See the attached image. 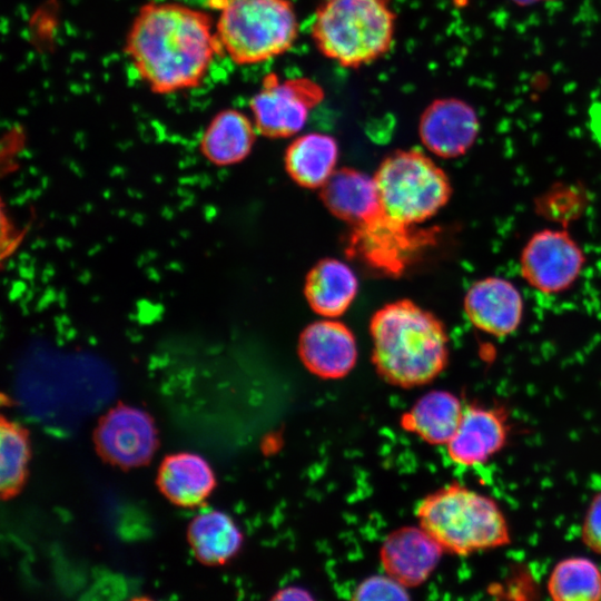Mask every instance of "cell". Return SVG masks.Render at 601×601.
I'll return each mask as SVG.
<instances>
[{
    "instance_id": "cell-1",
    "label": "cell",
    "mask_w": 601,
    "mask_h": 601,
    "mask_svg": "<svg viewBox=\"0 0 601 601\" xmlns=\"http://www.w3.org/2000/svg\"><path fill=\"white\" fill-rule=\"evenodd\" d=\"M221 50L210 18L175 3L144 6L126 43L137 72L158 93L199 85Z\"/></svg>"
},
{
    "instance_id": "cell-2",
    "label": "cell",
    "mask_w": 601,
    "mask_h": 601,
    "mask_svg": "<svg viewBox=\"0 0 601 601\" xmlns=\"http://www.w3.org/2000/svg\"><path fill=\"white\" fill-rule=\"evenodd\" d=\"M372 362L387 383L411 388L432 382L449 361V337L441 319L410 299L377 309L370 322Z\"/></svg>"
},
{
    "instance_id": "cell-3",
    "label": "cell",
    "mask_w": 601,
    "mask_h": 601,
    "mask_svg": "<svg viewBox=\"0 0 601 601\" xmlns=\"http://www.w3.org/2000/svg\"><path fill=\"white\" fill-rule=\"evenodd\" d=\"M395 30L392 0H323L311 35L324 57L344 68H359L392 49Z\"/></svg>"
},
{
    "instance_id": "cell-4",
    "label": "cell",
    "mask_w": 601,
    "mask_h": 601,
    "mask_svg": "<svg viewBox=\"0 0 601 601\" xmlns=\"http://www.w3.org/2000/svg\"><path fill=\"white\" fill-rule=\"evenodd\" d=\"M416 515L420 525L444 551L457 555L510 542L506 520L495 501L459 483L426 495Z\"/></svg>"
},
{
    "instance_id": "cell-5",
    "label": "cell",
    "mask_w": 601,
    "mask_h": 601,
    "mask_svg": "<svg viewBox=\"0 0 601 601\" xmlns=\"http://www.w3.org/2000/svg\"><path fill=\"white\" fill-rule=\"evenodd\" d=\"M216 30L234 62L254 65L289 50L298 21L289 0H224Z\"/></svg>"
},
{
    "instance_id": "cell-6",
    "label": "cell",
    "mask_w": 601,
    "mask_h": 601,
    "mask_svg": "<svg viewBox=\"0 0 601 601\" xmlns=\"http://www.w3.org/2000/svg\"><path fill=\"white\" fill-rule=\"evenodd\" d=\"M373 177L385 214L406 225H418L436 215L453 191L447 174L416 149L390 154Z\"/></svg>"
},
{
    "instance_id": "cell-7",
    "label": "cell",
    "mask_w": 601,
    "mask_h": 601,
    "mask_svg": "<svg viewBox=\"0 0 601 601\" xmlns=\"http://www.w3.org/2000/svg\"><path fill=\"white\" fill-rule=\"evenodd\" d=\"M431 230L406 225L385 211L375 219L351 226L345 240L348 257L390 277L401 276L434 243Z\"/></svg>"
},
{
    "instance_id": "cell-8",
    "label": "cell",
    "mask_w": 601,
    "mask_h": 601,
    "mask_svg": "<svg viewBox=\"0 0 601 601\" xmlns=\"http://www.w3.org/2000/svg\"><path fill=\"white\" fill-rule=\"evenodd\" d=\"M324 96L322 86L307 77L280 80L277 75H266L249 101L255 128L268 138L294 136Z\"/></svg>"
},
{
    "instance_id": "cell-9",
    "label": "cell",
    "mask_w": 601,
    "mask_h": 601,
    "mask_svg": "<svg viewBox=\"0 0 601 601\" xmlns=\"http://www.w3.org/2000/svg\"><path fill=\"white\" fill-rule=\"evenodd\" d=\"M585 256L572 236L561 229L533 234L520 255V272L525 282L544 294L569 289L580 276Z\"/></svg>"
},
{
    "instance_id": "cell-10",
    "label": "cell",
    "mask_w": 601,
    "mask_h": 601,
    "mask_svg": "<svg viewBox=\"0 0 601 601\" xmlns=\"http://www.w3.org/2000/svg\"><path fill=\"white\" fill-rule=\"evenodd\" d=\"M95 440L101 456L124 469L147 463L158 443L149 414L129 405H118L105 414L98 423Z\"/></svg>"
},
{
    "instance_id": "cell-11",
    "label": "cell",
    "mask_w": 601,
    "mask_h": 601,
    "mask_svg": "<svg viewBox=\"0 0 601 601\" xmlns=\"http://www.w3.org/2000/svg\"><path fill=\"white\" fill-rule=\"evenodd\" d=\"M480 119L466 101L447 97L432 101L418 122L422 144L437 157L451 159L465 155L475 144Z\"/></svg>"
},
{
    "instance_id": "cell-12",
    "label": "cell",
    "mask_w": 601,
    "mask_h": 601,
    "mask_svg": "<svg viewBox=\"0 0 601 601\" xmlns=\"http://www.w3.org/2000/svg\"><path fill=\"white\" fill-rule=\"evenodd\" d=\"M298 356L314 375L325 380L346 376L357 361V344L344 323L323 319L307 325L299 335Z\"/></svg>"
},
{
    "instance_id": "cell-13",
    "label": "cell",
    "mask_w": 601,
    "mask_h": 601,
    "mask_svg": "<svg viewBox=\"0 0 601 601\" xmlns=\"http://www.w3.org/2000/svg\"><path fill=\"white\" fill-rule=\"evenodd\" d=\"M464 313L479 331L495 337L514 333L523 317V298L510 280L490 276L474 282L464 296Z\"/></svg>"
},
{
    "instance_id": "cell-14",
    "label": "cell",
    "mask_w": 601,
    "mask_h": 601,
    "mask_svg": "<svg viewBox=\"0 0 601 601\" xmlns=\"http://www.w3.org/2000/svg\"><path fill=\"white\" fill-rule=\"evenodd\" d=\"M443 548L421 526H405L384 540L380 559L385 573L406 588L422 584L437 566Z\"/></svg>"
},
{
    "instance_id": "cell-15",
    "label": "cell",
    "mask_w": 601,
    "mask_h": 601,
    "mask_svg": "<svg viewBox=\"0 0 601 601\" xmlns=\"http://www.w3.org/2000/svg\"><path fill=\"white\" fill-rule=\"evenodd\" d=\"M508 428L499 410L465 406L460 424L446 443L450 459L460 465L482 464L505 444Z\"/></svg>"
},
{
    "instance_id": "cell-16",
    "label": "cell",
    "mask_w": 601,
    "mask_h": 601,
    "mask_svg": "<svg viewBox=\"0 0 601 601\" xmlns=\"http://www.w3.org/2000/svg\"><path fill=\"white\" fill-rule=\"evenodd\" d=\"M321 199L336 218L356 226L384 213L374 177L349 167L336 169L321 187Z\"/></svg>"
},
{
    "instance_id": "cell-17",
    "label": "cell",
    "mask_w": 601,
    "mask_h": 601,
    "mask_svg": "<svg viewBox=\"0 0 601 601\" xmlns=\"http://www.w3.org/2000/svg\"><path fill=\"white\" fill-rule=\"evenodd\" d=\"M358 290V280L352 268L335 258L317 262L308 272L304 295L309 307L324 317L343 315Z\"/></svg>"
},
{
    "instance_id": "cell-18",
    "label": "cell",
    "mask_w": 601,
    "mask_h": 601,
    "mask_svg": "<svg viewBox=\"0 0 601 601\" xmlns=\"http://www.w3.org/2000/svg\"><path fill=\"white\" fill-rule=\"evenodd\" d=\"M161 493L179 506L201 503L215 487V475L205 459L194 453H176L164 459L157 476Z\"/></svg>"
},
{
    "instance_id": "cell-19",
    "label": "cell",
    "mask_w": 601,
    "mask_h": 601,
    "mask_svg": "<svg viewBox=\"0 0 601 601\" xmlns=\"http://www.w3.org/2000/svg\"><path fill=\"white\" fill-rule=\"evenodd\" d=\"M338 145L334 137L309 132L295 138L285 151L288 176L304 188H321L336 170Z\"/></svg>"
},
{
    "instance_id": "cell-20",
    "label": "cell",
    "mask_w": 601,
    "mask_h": 601,
    "mask_svg": "<svg viewBox=\"0 0 601 601\" xmlns=\"http://www.w3.org/2000/svg\"><path fill=\"white\" fill-rule=\"evenodd\" d=\"M464 407L456 395L431 391L402 416L401 425L430 444H446L460 424Z\"/></svg>"
},
{
    "instance_id": "cell-21",
    "label": "cell",
    "mask_w": 601,
    "mask_h": 601,
    "mask_svg": "<svg viewBox=\"0 0 601 601\" xmlns=\"http://www.w3.org/2000/svg\"><path fill=\"white\" fill-rule=\"evenodd\" d=\"M255 125L235 109L219 112L200 141L203 155L214 165L229 166L244 160L255 141Z\"/></svg>"
},
{
    "instance_id": "cell-22",
    "label": "cell",
    "mask_w": 601,
    "mask_h": 601,
    "mask_svg": "<svg viewBox=\"0 0 601 601\" xmlns=\"http://www.w3.org/2000/svg\"><path fill=\"white\" fill-rule=\"evenodd\" d=\"M188 541L199 561L217 565L227 562L239 551L243 536L228 514L209 510L190 522Z\"/></svg>"
},
{
    "instance_id": "cell-23",
    "label": "cell",
    "mask_w": 601,
    "mask_h": 601,
    "mask_svg": "<svg viewBox=\"0 0 601 601\" xmlns=\"http://www.w3.org/2000/svg\"><path fill=\"white\" fill-rule=\"evenodd\" d=\"M548 591L556 601H597L601 599V571L590 559L572 556L552 570Z\"/></svg>"
},
{
    "instance_id": "cell-24",
    "label": "cell",
    "mask_w": 601,
    "mask_h": 601,
    "mask_svg": "<svg viewBox=\"0 0 601 601\" xmlns=\"http://www.w3.org/2000/svg\"><path fill=\"white\" fill-rule=\"evenodd\" d=\"M27 432L17 423L2 417L0 430V491L11 497L22 486L29 461Z\"/></svg>"
},
{
    "instance_id": "cell-25",
    "label": "cell",
    "mask_w": 601,
    "mask_h": 601,
    "mask_svg": "<svg viewBox=\"0 0 601 601\" xmlns=\"http://www.w3.org/2000/svg\"><path fill=\"white\" fill-rule=\"evenodd\" d=\"M355 600H407L406 587L386 574H375L363 580L354 590Z\"/></svg>"
},
{
    "instance_id": "cell-26",
    "label": "cell",
    "mask_w": 601,
    "mask_h": 601,
    "mask_svg": "<svg viewBox=\"0 0 601 601\" xmlns=\"http://www.w3.org/2000/svg\"><path fill=\"white\" fill-rule=\"evenodd\" d=\"M582 540L593 552L601 554V493L589 505L582 525Z\"/></svg>"
},
{
    "instance_id": "cell-27",
    "label": "cell",
    "mask_w": 601,
    "mask_h": 601,
    "mask_svg": "<svg viewBox=\"0 0 601 601\" xmlns=\"http://www.w3.org/2000/svg\"><path fill=\"white\" fill-rule=\"evenodd\" d=\"M276 599H290V600H302V599H311V594L302 589L298 588H287L283 591H279L277 595H275Z\"/></svg>"
},
{
    "instance_id": "cell-28",
    "label": "cell",
    "mask_w": 601,
    "mask_h": 601,
    "mask_svg": "<svg viewBox=\"0 0 601 601\" xmlns=\"http://www.w3.org/2000/svg\"><path fill=\"white\" fill-rule=\"evenodd\" d=\"M511 1L519 6H531L541 1H549V0H511Z\"/></svg>"
}]
</instances>
